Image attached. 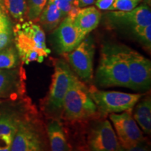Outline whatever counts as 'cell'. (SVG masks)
I'll return each mask as SVG.
<instances>
[{"instance_id":"6da1fadb","label":"cell","mask_w":151,"mask_h":151,"mask_svg":"<svg viewBox=\"0 0 151 151\" xmlns=\"http://www.w3.org/2000/svg\"><path fill=\"white\" fill-rule=\"evenodd\" d=\"M94 83L101 88H130L129 70L121 45L109 43L101 47Z\"/></svg>"},{"instance_id":"7a4b0ae2","label":"cell","mask_w":151,"mask_h":151,"mask_svg":"<svg viewBox=\"0 0 151 151\" xmlns=\"http://www.w3.org/2000/svg\"><path fill=\"white\" fill-rule=\"evenodd\" d=\"M13 35L22 63H41L50 53L46 46V33L37 22L30 20L18 22L13 27Z\"/></svg>"},{"instance_id":"3957f363","label":"cell","mask_w":151,"mask_h":151,"mask_svg":"<svg viewBox=\"0 0 151 151\" xmlns=\"http://www.w3.org/2000/svg\"><path fill=\"white\" fill-rule=\"evenodd\" d=\"M62 115L71 122H81L101 116L84 82L73 76L63 103Z\"/></svg>"},{"instance_id":"277c9868","label":"cell","mask_w":151,"mask_h":151,"mask_svg":"<svg viewBox=\"0 0 151 151\" xmlns=\"http://www.w3.org/2000/svg\"><path fill=\"white\" fill-rule=\"evenodd\" d=\"M53 66L51 83L46 97L43 100L42 110L49 118L60 119L64 99L75 73L67 62L62 59L54 60Z\"/></svg>"},{"instance_id":"5b68a950","label":"cell","mask_w":151,"mask_h":151,"mask_svg":"<svg viewBox=\"0 0 151 151\" xmlns=\"http://www.w3.org/2000/svg\"><path fill=\"white\" fill-rule=\"evenodd\" d=\"M88 90L100 115L102 116L112 113L132 111L143 96L139 93L100 90L94 86H90Z\"/></svg>"},{"instance_id":"8992f818","label":"cell","mask_w":151,"mask_h":151,"mask_svg":"<svg viewBox=\"0 0 151 151\" xmlns=\"http://www.w3.org/2000/svg\"><path fill=\"white\" fill-rule=\"evenodd\" d=\"M10 151H44L43 129L41 122L26 116L15 134Z\"/></svg>"},{"instance_id":"52a82bcc","label":"cell","mask_w":151,"mask_h":151,"mask_svg":"<svg viewBox=\"0 0 151 151\" xmlns=\"http://www.w3.org/2000/svg\"><path fill=\"white\" fill-rule=\"evenodd\" d=\"M95 46L91 37H86L77 47L67 53L62 54L66 62L78 78L88 83L93 78V60Z\"/></svg>"},{"instance_id":"ba28073f","label":"cell","mask_w":151,"mask_h":151,"mask_svg":"<svg viewBox=\"0 0 151 151\" xmlns=\"http://www.w3.org/2000/svg\"><path fill=\"white\" fill-rule=\"evenodd\" d=\"M129 75L130 89L148 90L151 84L150 60L134 49L122 46Z\"/></svg>"},{"instance_id":"9c48e42d","label":"cell","mask_w":151,"mask_h":151,"mask_svg":"<svg viewBox=\"0 0 151 151\" xmlns=\"http://www.w3.org/2000/svg\"><path fill=\"white\" fill-rule=\"evenodd\" d=\"M132 111H124L120 114L112 113L109 118L115 128L120 146L128 148L145 142V137L137 122L132 116Z\"/></svg>"},{"instance_id":"30bf717a","label":"cell","mask_w":151,"mask_h":151,"mask_svg":"<svg viewBox=\"0 0 151 151\" xmlns=\"http://www.w3.org/2000/svg\"><path fill=\"white\" fill-rule=\"evenodd\" d=\"M89 151H118L120 148L116 134L108 120L95 122L87 136Z\"/></svg>"},{"instance_id":"8fae6325","label":"cell","mask_w":151,"mask_h":151,"mask_svg":"<svg viewBox=\"0 0 151 151\" xmlns=\"http://www.w3.org/2000/svg\"><path fill=\"white\" fill-rule=\"evenodd\" d=\"M55 39L60 53L71 52L86 38L73 23V19L66 16L55 29Z\"/></svg>"},{"instance_id":"7c38bea8","label":"cell","mask_w":151,"mask_h":151,"mask_svg":"<svg viewBox=\"0 0 151 151\" xmlns=\"http://www.w3.org/2000/svg\"><path fill=\"white\" fill-rule=\"evenodd\" d=\"M21 69H0V99H16L24 92V71Z\"/></svg>"},{"instance_id":"4fadbf2b","label":"cell","mask_w":151,"mask_h":151,"mask_svg":"<svg viewBox=\"0 0 151 151\" xmlns=\"http://www.w3.org/2000/svg\"><path fill=\"white\" fill-rule=\"evenodd\" d=\"M26 116L16 109H0V141L12 142L20 122Z\"/></svg>"},{"instance_id":"5bb4252c","label":"cell","mask_w":151,"mask_h":151,"mask_svg":"<svg viewBox=\"0 0 151 151\" xmlns=\"http://www.w3.org/2000/svg\"><path fill=\"white\" fill-rule=\"evenodd\" d=\"M101 14L96 6L85 7L80 9L73 19L76 27L84 36L87 37L99 25Z\"/></svg>"},{"instance_id":"9a60e30c","label":"cell","mask_w":151,"mask_h":151,"mask_svg":"<svg viewBox=\"0 0 151 151\" xmlns=\"http://www.w3.org/2000/svg\"><path fill=\"white\" fill-rule=\"evenodd\" d=\"M111 14L113 18L130 24L132 27L151 24V11L147 5L137 6L129 11H115Z\"/></svg>"},{"instance_id":"2e32d148","label":"cell","mask_w":151,"mask_h":151,"mask_svg":"<svg viewBox=\"0 0 151 151\" xmlns=\"http://www.w3.org/2000/svg\"><path fill=\"white\" fill-rule=\"evenodd\" d=\"M50 151H69L65 132L59 119H51L47 124Z\"/></svg>"},{"instance_id":"e0dca14e","label":"cell","mask_w":151,"mask_h":151,"mask_svg":"<svg viewBox=\"0 0 151 151\" xmlns=\"http://www.w3.org/2000/svg\"><path fill=\"white\" fill-rule=\"evenodd\" d=\"M66 16H67V15L60 10L53 3L48 0L37 22L44 32H50L59 26Z\"/></svg>"},{"instance_id":"ac0fdd59","label":"cell","mask_w":151,"mask_h":151,"mask_svg":"<svg viewBox=\"0 0 151 151\" xmlns=\"http://www.w3.org/2000/svg\"><path fill=\"white\" fill-rule=\"evenodd\" d=\"M134 119L146 134L151 132V98L150 95L141 98L135 105Z\"/></svg>"},{"instance_id":"d6986e66","label":"cell","mask_w":151,"mask_h":151,"mask_svg":"<svg viewBox=\"0 0 151 151\" xmlns=\"http://www.w3.org/2000/svg\"><path fill=\"white\" fill-rule=\"evenodd\" d=\"M5 12L18 22L27 20L26 0H4Z\"/></svg>"},{"instance_id":"ffe728a7","label":"cell","mask_w":151,"mask_h":151,"mask_svg":"<svg viewBox=\"0 0 151 151\" xmlns=\"http://www.w3.org/2000/svg\"><path fill=\"white\" fill-rule=\"evenodd\" d=\"M20 60L16 47L9 46L0 50V69H12L18 67Z\"/></svg>"},{"instance_id":"44dd1931","label":"cell","mask_w":151,"mask_h":151,"mask_svg":"<svg viewBox=\"0 0 151 151\" xmlns=\"http://www.w3.org/2000/svg\"><path fill=\"white\" fill-rule=\"evenodd\" d=\"M48 0H26L27 20L37 22L41 11L46 6Z\"/></svg>"},{"instance_id":"7402d4cb","label":"cell","mask_w":151,"mask_h":151,"mask_svg":"<svg viewBox=\"0 0 151 151\" xmlns=\"http://www.w3.org/2000/svg\"><path fill=\"white\" fill-rule=\"evenodd\" d=\"M132 27L138 39L150 50L151 46V24L146 26L135 25Z\"/></svg>"},{"instance_id":"603a6c76","label":"cell","mask_w":151,"mask_h":151,"mask_svg":"<svg viewBox=\"0 0 151 151\" xmlns=\"http://www.w3.org/2000/svg\"><path fill=\"white\" fill-rule=\"evenodd\" d=\"M142 0H115L109 11H129L140 4Z\"/></svg>"},{"instance_id":"cb8c5ba5","label":"cell","mask_w":151,"mask_h":151,"mask_svg":"<svg viewBox=\"0 0 151 151\" xmlns=\"http://www.w3.org/2000/svg\"><path fill=\"white\" fill-rule=\"evenodd\" d=\"M13 37V28L0 33V50L10 46Z\"/></svg>"},{"instance_id":"d4e9b609","label":"cell","mask_w":151,"mask_h":151,"mask_svg":"<svg viewBox=\"0 0 151 151\" xmlns=\"http://www.w3.org/2000/svg\"><path fill=\"white\" fill-rule=\"evenodd\" d=\"M48 1L53 3L60 10H61L67 16L69 14V13L70 12L71 9L73 6L72 4H71L67 0H48Z\"/></svg>"},{"instance_id":"484cf974","label":"cell","mask_w":151,"mask_h":151,"mask_svg":"<svg viewBox=\"0 0 151 151\" xmlns=\"http://www.w3.org/2000/svg\"><path fill=\"white\" fill-rule=\"evenodd\" d=\"M10 20L2 9L0 8V33L12 29Z\"/></svg>"},{"instance_id":"4316f807","label":"cell","mask_w":151,"mask_h":151,"mask_svg":"<svg viewBox=\"0 0 151 151\" xmlns=\"http://www.w3.org/2000/svg\"><path fill=\"white\" fill-rule=\"evenodd\" d=\"M115 0H96V7L100 11H109L114 3Z\"/></svg>"},{"instance_id":"83f0119b","label":"cell","mask_w":151,"mask_h":151,"mask_svg":"<svg viewBox=\"0 0 151 151\" xmlns=\"http://www.w3.org/2000/svg\"><path fill=\"white\" fill-rule=\"evenodd\" d=\"M118 151H150L149 147L145 143H141L128 148H123L120 146Z\"/></svg>"},{"instance_id":"f1b7e54d","label":"cell","mask_w":151,"mask_h":151,"mask_svg":"<svg viewBox=\"0 0 151 151\" xmlns=\"http://www.w3.org/2000/svg\"><path fill=\"white\" fill-rule=\"evenodd\" d=\"M75 1L76 6L82 9L94 4L95 3L96 0H75Z\"/></svg>"},{"instance_id":"f546056e","label":"cell","mask_w":151,"mask_h":151,"mask_svg":"<svg viewBox=\"0 0 151 151\" xmlns=\"http://www.w3.org/2000/svg\"><path fill=\"white\" fill-rule=\"evenodd\" d=\"M11 143L1 141L0 142V151H10Z\"/></svg>"},{"instance_id":"4dcf8cb0","label":"cell","mask_w":151,"mask_h":151,"mask_svg":"<svg viewBox=\"0 0 151 151\" xmlns=\"http://www.w3.org/2000/svg\"><path fill=\"white\" fill-rule=\"evenodd\" d=\"M0 8L2 9V10L5 12L4 6V0H0Z\"/></svg>"},{"instance_id":"1f68e13d","label":"cell","mask_w":151,"mask_h":151,"mask_svg":"<svg viewBox=\"0 0 151 151\" xmlns=\"http://www.w3.org/2000/svg\"><path fill=\"white\" fill-rule=\"evenodd\" d=\"M67 1H69V2H70L71 4H72L73 6H76V1H75V0H67Z\"/></svg>"}]
</instances>
